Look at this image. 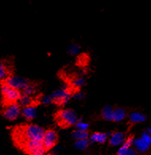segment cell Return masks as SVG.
Segmentation results:
<instances>
[{
    "label": "cell",
    "instance_id": "5",
    "mask_svg": "<svg viewBox=\"0 0 151 155\" xmlns=\"http://www.w3.org/2000/svg\"><path fill=\"white\" fill-rule=\"evenodd\" d=\"M42 145L45 152L52 150L58 143V135L54 130L49 129L45 131L42 138Z\"/></svg>",
    "mask_w": 151,
    "mask_h": 155
},
{
    "label": "cell",
    "instance_id": "7",
    "mask_svg": "<svg viewBox=\"0 0 151 155\" xmlns=\"http://www.w3.org/2000/svg\"><path fill=\"white\" fill-rule=\"evenodd\" d=\"M72 94L66 89H59L56 90L50 95L53 103H55L57 105H64L67 104L71 98Z\"/></svg>",
    "mask_w": 151,
    "mask_h": 155
},
{
    "label": "cell",
    "instance_id": "22",
    "mask_svg": "<svg viewBox=\"0 0 151 155\" xmlns=\"http://www.w3.org/2000/svg\"><path fill=\"white\" fill-rule=\"evenodd\" d=\"M76 127L77 130L80 131H88V129L89 128V124L85 122L82 121V119L78 120L77 122L76 123Z\"/></svg>",
    "mask_w": 151,
    "mask_h": 155
},
{
    "label": "cell",
    "instance_id": "27",
    "mask_svg": "<svg viewBox=\"0 0 151 155\" xmlns=\"http://www.w3.org/2000/svg\"><path fill=\"white\" fill-rule=\"evenodd\" d=\"M141 138L143 139V140L145 141L146 143H147L148 144H149V145H150V143H151L150 134H149L148 132H143L142 134Z\"/></svg>",
    "mask_w": 151,
    "mask_h": 155
},
{
    "label": "cell",
    "instance_id": "29",
    "mask_svg": "<svg viewBox=\"0 0 151 155\" xmlns=\"http://www.w3.org/2000/svg\"><path fill=\"white\" fill-rule=\"evenodd\" d=\"M116 155H118V154H117V153H116Z\"/></svg>",
    "mask_w": 151,
    "mask_h": 155
},
{
    "label": "cell",
    "instance_id": "9",
    "mask_svg": "<svg viewBox=\"0 0 151 155\" xmlns=\"http://www.w3.org/2000/svg\"><path fill=\"white\" fill-rule=\"evenodd\" d=\"M110 136L109 145L111 146V147H118V146L122 145L126 139L124 133L120 132V131L111 133Z\"/></svg>",
    "mask_w": 151,
    "mask_h": 155
},
{
    "label": "cell",
    "instance_id": "14",
    "mask_svg": "<svg viewBox=\"0 0 151 155\" xmlns=\"http://www.w3.org/2000/svg\"><path fill=\"white\" fill-rule=\"evenodd\" d=\"M133 145H135L136 150L140 152V153H144V152L148 150L149 148V146H150L149 144L146 143L145 141L143 140L142 138H139V139L134 140Z\"/></svg>",
    "mask_w": 151,
    "mask_h": 155
},
{
    "label": "cell",
    "instance_id": "24",
    "mask_svg": "<svg viewBox=\"0 0 151 155\" xmlns=\"http://www.w3.org/2000/svg\"><path fill=\"white\" fill-rule=\"evenodd\" d=\"M79 51H80V47L76 44H72V45H69V47L68 48V51L71 55H76V54H78Z\"/></svg>",
    "mask_w": 151,
    "mask_h": 155
},
{
    "label": "cell",
    "instance_id": "26",
    "mask_svg": "<svg viewBox=\"0 0 151 155\" xmlns=\"http://www.w3.org/2000/svg\"><path fill=\"white\" fill-rule=\"evenodd\" d=\"M84 93L80 92V91H76V92L73 93L72 94L71 97H72L73 99H76V100H81L83 98H84Z\"/></svg>",
    "mask_w": 151,
    "mask_h": 155
},
{
    "label": "cell",
    "instance_id": "25",
    "mask_svg": "<svg viewBox=\"0 0 151 155\" xmlns=\"http://www.w3.org/2000/svg\"><path fill=\"white\" fill-rule=\"evenodd\" d=\"M41 102L43 104H45V105H48V104H50L51 103H53V100H52V98L50 96L44 95V96L41 97Z\"/></svg>",
    "mask_w": 151,
    "mask_h": 155
},
{
    "label": "cell",
    "instance_id": "28",
    "mask_svg": "<svg viewBox=\"0 0 151 155\" xmlns=\"http://www.w3.org/2000/svg\"><path fill=\"white\" fill-rule=\"evenodd\" d=\"M125 155H136V151H135V149H133V148H130V149L127 150V152L126 153Z\"/></svg>",
    "mask_w": 151,
    "mask_h": 155
},
{
    "label": "cell",
    "instance_id": "16",
    "mask_svg": "<svg viewBox=\"0 0 151 155\" xmlns=\"http://www.w3.org/2000/svg\"><path fill=\"white\" fill-rule=\"evenodd\" d=\"M130 120L134 124L142 123L146 120V116L140 112H133L130 115Z\"/></svg>",
    "mask_w": 151,
    "mask_h": 155
},
{
    "label": "cell",
    "instance_id": "23",
    "mask_svg": "<svg viewBox=\"0 0 151 155\" xmlns=\"http://www.w3.org/2000/svg\"><path fill=\"white\" fill-rule=\"evenodd\" d=\"M86 84V80L83 77H79L76 78L73 81V86L76 88H80L82 86H84Z\"/></svg>",
    "mask_w": 151,
    "mask_h": 155
},
{
    "label": "cell",
    "instance_id": "3",
    "mask_svg": "<svg viewBox=\"0 0 151 155\" xmlns=\"http://www.w3.org/2000/svg\"><path fill=\"white\" fill-rule=\"evenodd\" d=\"M19 148L28 155H44L45 153L41 141H28L23 143Z\"/></svg>",
    "mask_w": 151,
    "mask_h": 155
},
{
    "label": "cell",
    "instance_id": "1",
    "mask_svg": "<svg viewBox=\"0 0 151 155\" xmlns=\"http://www.w3.org/2000/svg\"><path fill=\"white\" fill-rule=\"evenodd\" d=\"M45 130L37 124H29L21 127L14 131L13 140L18 148L28 141H42Z\"/></svg>",
    "mask_w": 151,
    "mask_h": 155
},
{
    "label": "cell",
    "instance_id": "17",
    "mask_svg": "<svg viewBox=\"0 0 151 155\" xmlns=\"http://www.w3.org/2000/svg\"><path fill=\"white\" fill-rule=\"evenodd\" d=\"M113 107L110 105H107L102 109L101 112V117L107 121H112Z\"/></svg>",
    "mask_w": 151,
    "mask_h": 155
},
{
    "label": "cell",
    "instance_id": "15",
    "mask_svg": "<svg viewBox=\"0 0 151 155\" xmlns=\"http://www.w3.org/2000/svg\"><path fill=\"white\" fill-rule=\"evenodd\" d=\"M107 133L102 132H95L93 133L91 137H90V140L93 142V143H98L100 144H104L107 140Z\"/></svg>",
    "mask_w": 151,
    "mask_h": 155
},
{
    "label": "cell",
    "instance_id": "8",
    "mask_svg": "<svg viewBox=\"0 0 151 155\" xmlns=\"http://www.w3.org/2000/svg\"><path fill=\"white\" fill-rule=\"evenodd\" d=\"M21 114V107L18 103H8L2 111V116L8 120H15Z\"/></svg>",
    "mask_w": 151,
    "mask_h": 155
},
{
    "label": "cell",
    "instance_id": "6",
    "mask_svg": "<svg viewBox=\"0 0 151 155\" xmlns=\"http://www.w3.org/2000/svg\"><path fill=\"white\" fill-rule=\"evenodd\" d=\"M3 83L10 86V87L14 88V89H16V90H19V91H22L28 85H30V82L29 80L23 78L22 77H19V76L9 75L3 81Z\"/></svg>",
    "mask_w": 151,
    "mask_h": 155
},
{
    "label": "cell",
    "instance_id": "10",
    "mask_svg": "<svg viewBox=\"0 0 151 155\" xmlns=\"http://www.w3.org/2000/svg\"><path fill=\"white\" fill-rule=\"evenodd\" d=\"M21 113L27 121H31L36 117L37 110L34 106L23 107V108L21 109Z\"/></svg>",
    "mask_w": 151,
    "mask_h": 155
},
{
    "label": "cell",
    "instance_id": "18",
    "mask_svg": "<svg viewBox=\"0 0 151 155\" xmlns=\"http://www.w3.org/2000/svg\"><path fill=\"white\" fill-rule=\"evenodd\" d=\"M72 136L76 140H80V139H88L89 137V133L88 131H80V130H75L72 133Z\"/></svg>",
    "mask_w": 151,
    "mask_h": 155
},
{
    "label": "cell",
    "instance_id": "4",
    "mask_svg": "<svg viewBox=\"0 0 151 155\" xmlns=\"http://www.w3.org/2000/svg\"><path fill=\"white\" fill-rule=\"evenodd\" d=\"M1 93L6 104L15 103V102L17 103L21 96V93L19 90L10 87L5 83H2L1 86Z\"/></svg>",
    "mask_w": 151,
    "mask_h": 155
},
{
    "label": "cell",
    "instance_id": "21",
    "mask_svg": "<svg viewBox=\"0 0 151 155\" xmlns=\"http://www.w3.org/2000/svg\"><path fill=\"white\" fill-rule=\"evenodd\" d=\"M36 92V86L33 85V84H30L26 87L23 89L22 90V94L23 95H29V96H31L32 94H33Z\"/></svg>",
    "mask_w": 151,
    "mask_h": 155
},
{
    "label": "cell",
    "instance_id": "19",
    "mask_svg": "<svg viewBox=\"0 0 151 155\" xmlns=\"http://www.w3.org/2000/svg\"><path fill=\"white\" fill-rule=\"evenodd\" d=\"M9 75V71L6 63L3 61H0V80L4 81Z\"/></svg>",
    "mask_w": 151,
    "mask_h": 155
},
{
    "label": "cell",
    "instance_id": "11",
    "mask_svg": "<svg viewBox=\"0 0 151 155\" xmlns=\"http://www.w3.org/2000/svg\"><path fill=\"white\" fill-rule=\"evenodd\" d=\"M134 140H135V137L131 135V136H129L127 139H125L124 143L122 144V147L119 148L118 151L117 152V154L118 155H125L126 153L127 152L130 148L132 147L133 143H134Z\"/></svg>",
    "mask_w": 151,
    "mask_h": 155
},
{
    "label": "cell",
    "instance_id": "12",
    "mask_svg": "<svg viewBox=\"0 0 151 155\" xmlns=\"http://www.w3.org/2000/svg\"><path fill=\"white\" fill-rule=\"evenodd\" d=\"M126 116H127V112L123 108L118 107V108L113 109L112 121L120 122L126 118Z\"/></svg>",
    "mask_w": 151,
    "mask_h": 155
},
{
    "label": "cell",
    "instance_id": "2",
    "mask_svg": "<svg viewBox=\"0 0 151 155\" xmlns=\"http://www.w3.org/2000/svg\"><path fill=\"white\" fill-rule=\"evenodd\" d=\"M78 120V116L72 109H63L57 115V121L61 127H69L76 124Z\"/></svg>",
    "mask_w": 151,
    "mask_h": 155
},
{
    "label": "cell",
    "instance_id": "13",
    "mask_svg": "<svg viewBox=\"0 0 151 155\" xmlns=\"http://www.w3.org/2000/svg\"><path fill=\"white\" fill-rule=\"evenodd\" d=\"M18 104L20 107H27V106H33L34 104V100L31 96L29 95H23L21 94L20 97L17 101Z\"/></svg>",
    "mask_w": 151,
    "mask_h": 155
},
{
    "label": "cell",
    "instance_id": "20",
    "mask_svg": "<svg viewBox=\"0 0 151 155\" xmlns=\"http://www.w3.org/2000/svg\"><path fill=\"white\" fill-rule=\"evenodd\" d=\"M90 142L88 139H80V140H76L75 143V147L78 150H84L87 149L88 147L89 146Z\"/></svg>",
    "mask_w": 151,
    "mask_h": 155
}]
</instances>
